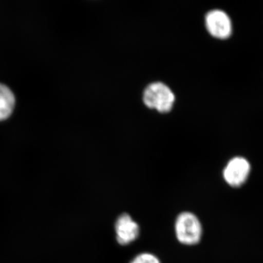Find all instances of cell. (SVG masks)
Returning a JSON list of instances; mask_svg holds the SVG:
<instances>
[{
  "label": "cell",
  "instance_id": "obj_6",
  "mask_svg": "<svg viewBox=\"0 0 263 263\" xmlns=\"http://www.w3.org/2000/svg\"><path fill=\"white\" fill-rule=\"evenodd\" d=\"M15 97L11 90L0 84V121L5 120L13 113L15 106Z\"/></svg>",
  "mask_w": 263,
  "mask_h": 263
},
{
  "label": "cell",
  "instance_id": "obj_7",
  "mask_svg": "<svg viewBox=\"0 0 263 263\" xmlns=\"http://www.w3.org/2000/svg\"><path fill=\"white\" fill-rule=\"evenodd\" d=\"M130 263H160V261L154 254L142 253L136 256Z\"/></svg>",
  "mask_w": 263,
  "mask_h": 263
},
{
  "label": "cell",
  "instance_id": "obj_5",
  "mask_svg": "<svg viewBox=\"0 0 263 263\" xmlns=\"http://www.w3.org/2000/svg\"><path fill=\"white\" fill-rule=\"evenodd\" d=\"M115 231L118 243L127 246L139 236L140 227L129 214H122L116 221Z\"/></svg>",
  "mask_w": 263,
  "mask_h": 263
},
{
  "label": "cell",
  "instance_id": "obj_3",
  "mask_svg": "<svg viewBox=\"0 0 263 263\" xmlns=\"http://www.w3.org/2000/svg\"><path fill=\"white\" fill-rule=\"evenodd\" d=\"M205 25L209 33L219 39H226L231 34V21L222 10H214L209 12L205 16Z\"/></svg>",
  "mask_w": 263,
  "mask_h": 263
},
{
  "label": "cell",
  "instance_id": "obj_2",
  "mask_svg": "<svg viewBox=\"0 0 263 263\" xmlns=\"http://www.w3.org/2000/svg\"><path fill=\"white\" fill-rule=\"evenodd\" d=\"M175 95L172 90L163 83H152L143 92V103L149 108L155 109L160 113H167L175 103Z\"/></svg>",
  "mask_w": 263,
  "mask_h": 263
},
{
  "label": "cell",
  "instance_id": "obj_1",
  "mask_svg": "<svg viewBox=\"0 0 263 263\" xmlns=\"http://www.w3.org/2000/svg\"><path fill=\"white\" fill-rule=\"evenodd\" d=\"M176 238L183 245H197L201 239V223L191 212H182L178 216L175 223Z\"/></svg>",
  "mask_w": 263,
  "mask_h": 263
},
{
  "label": "cell",
  "instance_id": "obj_4",
  "mask_svg": "<svg viewBox=\"0 0 263 263\" xmlns=\"http://www.w3.org/2000/svg\"><path fill=\"white\" fill-rule=\"evenodd\" d=\"M249 172L250 164L248 161L242 157H235L227 164L223 176L228 184L236 187L245 182Z\"/></svg>",
  "mask_w": 263,
  "mask_h": 263
}]
</instances>
